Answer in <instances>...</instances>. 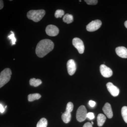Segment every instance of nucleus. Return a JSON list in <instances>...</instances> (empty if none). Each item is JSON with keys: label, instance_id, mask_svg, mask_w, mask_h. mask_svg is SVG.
I'll return each mask as SVG.
<instances>
[{"label": "nucleus", "instance_id": "obj_26", "mask_svg": "<svg viewBox=\"0 0 127 127\" xmlns=\"http://www.w3.org/2000/svg\"><path fill=\"white\" fill-rule=\"evenodd\" d=\"M5 108L4 107L1 103H0V112L1 113H3L5 112Z\"/></svg>", "mask_w": 127, "mask_h": 127}, {"label": "nucleus", "instance_id": "obj_13", "mask_svg": "<svg viewBox=\"0 0 127 127\" xmlns=\"http://www.w3.org/2000/svg\"><path fill=\"white\" fill-rule=\"evenodd\" d=\"M71 118V113L69 112H64L62 116V118L64 122L65 123H68L70 121Z\"/></svg>", "mask_w": 127, "mask_h": 127}, {"label": "nucleus", "instance_id": "obj_19", "mask_svg": "<svg viewBox=\"0 0 127 127\" xmlns=\"http://www.w3.org/2000/svg\"><path fill=\"white\" fill-rule=\"evenodd\" d=\"M123 119L125 122L127 123V107L125 106L123 107L121 111Z\"/></svg>", "mask_w": 127, "mask_h": 127}, {"label": "nucleus", "instance_id": "obj_12", "mask_svg": "<svg viewBox=\"0 0 127 127\" xmlns=\"http://www.w3.org/2000/svg\"><path fill=\"white\" fill-rule=\"evenodd\" d=\"M116 52L117 55L122 58H127V49L123 46L116 48Z\"/></svg>", "mask_w": 127, "mask_h": 127}, {"label": "nucleus", "instance_id": "obj_2", "mask_svg": "<svg viewBox=\"0 0 127 127\" xmlns=\"http://www.w3.org/2000/svg\"><path fill=\"white\" fill-rule=\"evenodd\" d=\"M45 13L43 10H31L28 12L27 17L35 22H38L44 16Z\"/></svg>", "mask_w": 127, "mask_h": 127}, {"label": "nucleus", "instance_id": "obj_24", "mask_svg": "<svg viewBox=\"0 0 127 127\" xmlns=\"http://www.w3.org/2000/svg\"><path fill=\"white\" fill-rule=\"evenodd\" d=\"M87 118L90 120H93L95 118L94 114L92 112H89L87 114Z\"/></svg>", "mask_w": 127, "mask_h": 127}, {"label": "nucleus", "instance_id": "obj_17", "mask_svg": "<svg viewBox=\"0 0 127 127\" xmlns=\"http://www.w3.org/2000/svg\"><path fill=\"white\" fill-rule=\"evenodd\" d=\"M63 21L65 23H67V24H70L73 21V16L72 15L70 14H66L64 16Z\"/></svg>", "mask_w": 127, "mask_h": 127}, {"label": "nucleus", "instance_id": "obj_18", "mask_svg": "<svg viewBox=\"0 0 127 127\" xmlns=\"http://www.w3.org/2000/svg\"><path fill=\"white\" fill-rule=\"evenodd\" d=\"M47 120L46 118H42L37 123L36 127H47Z\"/></svg>", "mask_w": 127, "mask_h": 127}, {"label": "nucleus", "instance_id": "obj_5", "mask_svg": "<svg viewBox=\"0 0 127 127\" xmlns=\"http://www.w3.org/2000/svg\"><path fill=\"white\" fill-rule=\"evenodd\" d=\"M102 25V22L100 20H97L92 21L89 23L86 26L87 31L89 32L95 31L98 30L101 27Z\"/></svg>", "mask_w": 127, "mask_h": 127}, {"label": "nucleus", "instance_id": "obj_29", "mask_svg": "<svg viewBox=\"0 0 127 127\" xmlns=\"http://www.w3.org/2000/svg\"><path fill=\"white\" fill-rule=\"evenodd\" d=\"M124 25H125V27L126 28H127V21L125 22V23H124Z\"/></svg>", "mask_w": 127, "mask_h": 127}, {"label": "nucleus", "instance_id": "obj_8", "mask_svg": "<svg viewBox=\"0 0 127 127\" xmlns=\"http://www.w3.org/2000/svg\"><path fill=\"white\" fill-rule=\"evenodd\" d=\"M100 71L103 76L104 77H110L113 75L112 70L104 64H102L100 66Z\"/></svg>", "mask_w": 127, "mask_h": 127}, {"label": "nucleus", "instance_id": "obj_14", "mask_svg": "<svg viewBox=\"0 0 127 127\" xmlns=\"http://www.w3.org/2000/svg\"><path fill=\"white\" fill-rule=\"evenodd\" d=\"M106 116L102 114H99L97 117V125L98 127H102L106 121Z\"/></svg>", "mask_w": 127, "mask_h": 127}, {"label": "nucleus", "instance_id": "obj_6", "mask_svg": "<svg viewBox=\"0 0 127 127\" xmlns=\"http://www.w3.org/2000/svg\"><path fill=\"white\" fill-rule=\"evenodd\" d=\"M72 44L76 48L80 54H82L84 52V46L83 41L77 37L74 38L72 40Z\"/></svg>", "mask_w": 127, "mask_h": 127}, {"label": "nucleus", "instance_id": "obj_31", "mask_svg": "<svg viewBox=\"0 0 127 127\" xmlns=\"http://www.w3.org/2000/svg\"><path fill=\"white\" fill-rule=\"evenodd\" d=\"M79 1H80V2H81V0H79Z\"/></svg>", "mask_w": 127, "mask_h": 127}, {"label": "nucleus", "instance_id": "obj_20", "mask_svg": "<svg viewBox=\"0 0 127 127\" xmlns=\"http://www.w3.org/2000/svg\"><path fill=\"white\" fill-rule=\"evenodd\" d=\"M64 14V12L62 10H57L55 13V17L56 18H61Z\"/></svg>", "mask_w": 127, "mask_h": 127}, {"label": "nucleus", "instance_id": "obj_1", "mask_svg": "<svg viewBox=\"0 0 127 127\" xmlns=\"http://www.w3.org/2000/svg\"><path fill=\"white\" fill-rule=\"evenodd\" d=\"M54 47V44L52 41L49 39H44L40 41L37 44L36 53L39 57H43L52 51Z\"/></svg>", "mask_w": 127, "mask_h": 127}, {"label": "nucleus", "instance_id": "obj_11", "mask_svg": "<svg viewBox=\"0 0 127 127\" xmlns=\"http://www.w3.org/2000/svg\"><path fill=\"white\" fill-rule=\"evenodd\" d=\"M103 111L108 118L111 119L113 116L112 111L111 104L108 103H106L102 108Z\"/></svg>", "mask_w": 127, "mask_h": 127}, {"label": "nucleus", "instance_id": "obj_3", "mask_svg": "<svg viewBox=\"0 0 127 127\" xmlns=\"http://www.w3.org/2000/svg\"><path fill=\"white\" fill-rule=\"evenodd\" d=\"M11 74V70L9 68H5L1 72L0 74V88L9 82L10 79Z\"/></svg>", "mask_w": 127, "mask_h": 127}, {"label": "nucleus", "instance_id": "obj_16", "mask_svg": "<svg viewBox=\"0 0 127 127\" xmlns=\"http://www.w3.org/2000/svg\"><path fill=\"white\" fill-rule=\"evenodd\" d=\"M42 83L40 79H36L35 78H32L30 79V85L34 87H38Z\"/></svg>", "mask_w": 127, "mask_h": 127}, {"label": "nucleus", "instance_id": "obj_15", "mask_svg": "<svg viewBox=\"0 0 127 127\" xmlns=\"http://www.w3.org/2000/svg\"><path fill=\"white\" fill-rule=\"evenodd\" d=\"M41 96L40 94L38 93L33 94H29L28 96V101L30 102L33 101L34 100L40 99Z\"/></svg>", "mask_w": 127, "mask_h": 127}, {"label": "nucleus", "instance_id": "obj_10", "mask_svg": "<svg viewBox=\"0 0 127 127\" xmlns=\"http://www.w3.org/2000/svg\"><path fill=\"white\" fill-rule=\"evenodd\" d=\"M106 87L111 95L114 97L118 96L119 93V89L117 87L114 85L111 82L108 83L106 84Z\"/></svg>", "mask_w": 127, "mask_h": 127}, {"label": "nucleus", "instance_id": "obj_9", "mask_svg": "<svg viewBox=\"0 0 127 127\" xmlns=\"http://www.w3.org/2000/svg\"><path fill=\"white\" fill-rule=\"evenodd\" d=\"M67 67L69 75L72 76L75 73L76 70V63L73 59L68 60L67 63Z\"/></svg>", "mask_w": 127, "mask_h": 127}, {"label": "nucleus", "instance_id": "obj_7", "mask_svg": "<svg viewBox=\"0 0 127 127\" xmlns=\"http://www.w3.org/2000/svg\"><path fill=\"white\" fill-rule=\"evenodd\" d=\"M46 34L50 36H55L59 34V30L58 28L53 25H48L46 28Z\"/></svg>", "mask_w": 127, "mask_h": 127}, {"label": "nucleus", "instance_id": "obj_30", "mask_svg": "<svg viewBox=\"0 0 127 127\" xmlns=\"http://www.w3.org/2000/svg\"><path fill=\"white\" fill-rule=\"evenodd\" d=\"M92 125H93L94 123L93 122H92Z\"/></svg>", "mask_w": 127, "mask_h": 127}, {"label": "nucleus", "instance_id": "obj_23", "mask_svg": "<svg viewBox=\"0 0 127 127\" xmlns=\"http://www.w3.org/2000/svg\"><path fill=\"white\" fill-rule=\"evenodd\" d=\"M85 2L88 5H95L98 2L97 0H85Z\"/></svg>", "mask_w": 127, "mask_h": 127}, {"label": "nucleus", "instance_id": "obj_22", "mask_svg": "<svg viewBox=\"0 0 127 127\" xmlns=\"http://www.w3.org/2000/svg\"><path fill=\"white\" fill-rule=\"evenodd\" d=\"M73 108V104L71 102H69L67 104L66 111L71 113L72 112Z\"/></svg>", "mask_w": 127, "mask_h": 127}, {"label": "nucleus", "instance_id": "obj_25", "mask_svg": "<svg viewBox=\"0 0 127 127\" xmlns=\"http://www.w3.org/2000/svg\"><path fill=\"white\" fill-rule=\"evenodd\" d=\"M89 104L92 107H93L95 106L96 102L94 101H92V100H90L89 102Z\"/></svg>", "mask_w": 127, "mask_h": 127}, {"label": "nucleus", "instance_id": "obj_21", "mask_svg": "<svg viewBox=\"0 0 127 127\" xmlns=\"http://www.w3.org/2000/svg\"><path fill=\"white\" fill-rule=\"evenodd\" d=\"M11 34L9 35L8 36V38L11 40L12 45H14L15 44L16 41V39L15 37L14 32L12 31H11Z\"/></svg>", "mask_w": 127, "mask_h": 127}, {"label": "nucleus", "instance_id": "obj_4", "mask_svg": "<svg viewBox=\"0 0 127 127\" xmlns=\"http://www.w3.org/2000/svg\"><path fill=\"white\" fill-rule=\"evenodd\" d=\"M87 110L83 105L80 106L78 109L76 113V119L80 122L84 121L87 118Z\"/></svg>", "mask_w": 127, "mask_h": 127}, {"label": "nucleus", "instance_id": "obj_28", "mask_svg": "<svg viewBox=\"0 0 127 127\" xmlns=\"http://www.w3.org/2000/svg\"><path fill=\"white\" fill-rule=\"evenodd\" d=\"M0 1V9L1 10L3 8V6H4V4H3V1L1 0Z\"/></svg>", "mask_w": 127, "mask_h": 127}, {"label": "nucleus", "instance_id": "obj_27", "mask_svg": "<svg viewBox=\"0 0 127 127\" xmlns=\"http://www.w3.org/2000/svg\"><path fill=\"white\" fill-rule=\"evenodd\" d=\"M92 124L89 122L86 123L83 127H93Z\"/></svg>", "mask_w": 127, "mask_h": 127}]
</instances>
